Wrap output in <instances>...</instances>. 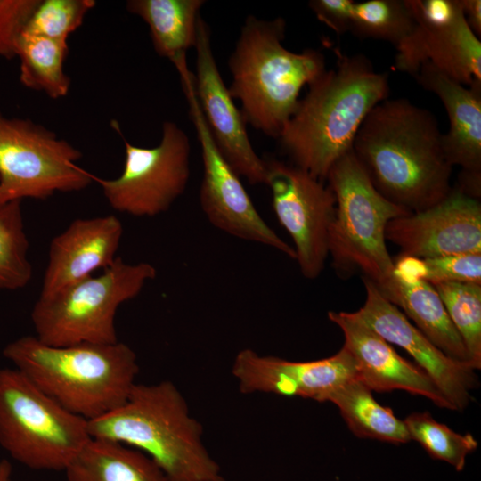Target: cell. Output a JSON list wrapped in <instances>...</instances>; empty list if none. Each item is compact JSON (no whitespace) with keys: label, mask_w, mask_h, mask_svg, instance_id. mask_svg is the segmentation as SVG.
Returning a JSON list of instances; mask_svg holds the SVG:
<instances>
[{"label":"cell","mask_w":481,"mask_h":481,"mask_svg":"<svg viewBox=\"0 0 481 481\" xmlns=\"http://www.w3.org/2000/svg\"><path fill=\"white\" fill-rule=\"evenodd\" d=\"M328 318L342 330L343 346L357 362L359 379L372 392L403 390L424 396L440 408L454 411L420 367L400 356L390 343L354 313L330 311Z\"/></svg>","instance_id":"obj_17"},{"label":"cell","mask_w":481,"mask_h":481,"mask_svg":"<svg viewBox=\"0 0 481 481\" xmlns=\"http://www.w3.org/2000/svg\"><path fill=\"white\" fill-rule=\"evenodd\" d=\"M90 438L88 420L15 368H0V445L13 460L31 469L64 471Z\"/></svg>","instance_id":"obj_8"},{"label":"cell","mask_w":481,"mask_h":481,"mask_svg":"<svg viewBox=\"0 0 481 481\" xmlns=\"http://www.w3.org/2000/svg\"><path fill=\"white\" fill-rule=\"evenodd\" d=\"M337 55L336 68L308 86L277 138L291 164L322 182L352 149L369 112L389 93L387 73L375 71L365 56Z\"/></svg>","instance_id":"obj_2"},{"label":"cell","mask_w":481,"mask_h":481,"mask_svg":"<svg viewBox=\"0 0 481 481\" xmlns=\"http://www.w3.org/2000/svg\"><path fill=\"white\" fill-rule=\"evenodd\" d=\"M326 181L336 198L328 240L333 266L341 276L362 272L395 305L399 286L385 232L392 219L411 212L377 191L352 149L331 167Z\"/></svg>","instance_id":"obj_6"},{"label":"cell","mask_w":481,"mask_h":481,"mask_svg":"<svg viewBox=\"0 0 481 481\" xmlns=\"http://www.w3.org/2000/svg\"><path fill=\"white\" fill-rule=\"evenodd\" d=\"M40 0H0V58L15 57L16 44Z\"/></svg>","instance_id":"obj_32"},{"label":"cell","mask_w":481,"mask_h":481,"mask_svg":"<svg viewBox=\"0 0 481 481\" xmlns=\"http://www.w3.org/2000/svg\"><path fill=\"white\" fill-rule=\"evenodd\" d=\"M95 4L94 0H40L23 32L68 40Z\"/></svg>","instance_id":"obj_30"},{"label":"cell","mask_w":481,"mask_h":481,"mask_svg":"<svg viewBox=\"0 0 481 481\" xmlns=\"http://www.w3.org/2000/svg\"><path fill=\"white\" fill-rule=\"evenodd\" d=\"M395 274L399 286L395 306L400 307L443 353L470 365L464 343L434 285L418 274L395 266Z\"/></svg>","instance_id":"obj_22"},{"label":"cell","mask_w":481,"mask_h":481,"mask_svg":"<svg viewBox=\"0 0 481 481\" xmlns=\"http://www.w3.org/2000/svg\"><path fill=\"white\" fill-rule=\"evenodd\" d=\"M3 356L42 392L88 421L123 404L139 372L135 353L118 341L53 346L23 336L6 345Z\"/></svg>","instance_id":"obj_3"},{"label":"cell","mask_w":481,"mask_h":481,"mask_svg":"<svg viewBox=\"0 0 481 481\" xmlns=\"http://www.w3.org/2000/svg\"><path fill=\"white\" fill-rule=\"evenodd\" d=\"M414 78L445 108L449 130L442 142L448 162L463 172L481 175V86H465L429 62L420 67Z\"/></svg>","instance_id":"obj_20"},{"label":"cell","mask_w":481,"mask_h":481,"mask_svg":"<svg viewBox=\"0 0 481 481\" xmlns=\"http://www.w3.org/2000/svg\"><path fill=\"white\" fill-rule=\"evenodd\" d=\"M366 298L354 314L390 344L405 350L434 381L454 411L469 405L471 392L479 384L475 370L437 348L410 322L397 306L386 299L375 285L363 277Z\"/></svg>","instance_id":"obj_16"},{"label":"cell","mask_w":481,"mask_h":481,"mask_svg":"<svg viewBox=\"0 0 481 481\" xmlns=\"http://www.w3.org/2000/svg\"><path fill=\"white\" fill-rule=\"evenodd\" d=\"M413 19L414 28L395 46V69L414 77L429 62L465 86H481V42L464 15L446 22Z\"/></svg>","instance_id":"obj_18"},{"label":"cell","mask_w":481,"mask_h":481,"mask_svg":"<svg viewBox=\"0 0 481 481\" xmlns=\"http://www.w3.org/2000/svg\"><path fill=\"white\" fill-rule=\"evenodd\" d=\"M404 422L412 441L419 443L431 458L450 464L457 471L464 469L467 457L478 446L472 434L455 432L427 411L412 412Z\"/></svg>","instance_id":"obj_28"},{"label":"cell","mask_w":481,"mask_h":481,"mask_svg":"<svg viewBox=\"0 0 481 481\" xmlns=\"http://www.w3.org/2000/svg\"><path fill=\"white\" fill-rule=\"evenodd\" d=\"M385 235L404 257L481 253L480 201L452 188L434 206L392 219Z\"/></svg>","instance_id":"obj_15"},{"label":"cell","mask_w":481,"mask_h":481,"mask_svg":"<svg viewBox=\"0 0 481 481\" xmlns=\"http://www.w3.org/2000/svg\"><path fill=\"white\" fill-rule=\"evenodd\" d=\"M81 157L53 131L0 111V207L86 189L95 176L77 164Z\"/></svg>","instance_id":"obj_9"},{"label":"cell","mask_w":481,"mask_h":481,"mask_svg":"<svg viewBox=\"0 0 481 481\" xmlns=\"http://www.w3.org/2000/svg\"><path fill=\"white\" fill-rule=\"evenodd\" d=\"M285 32L283 18L249 15L228 61V90L240 102L246 124L276 139L297 109L301 89L326 70L319 51L288 50Z\"/></svg>","instance_id":"obj_5"},{"label":"cell","mask_w":481,"mask_h":481,"mask_svg":"<svg viewBox=\"0 0 481 481\" xmlns=\"http://www.w3.org/2000/svg\"><path fill=\"white\" fill-rule=\"evenodd\" d=\"M436 117L407 99H386L366 116L352 151L377 191L411 213L452 191V166Z\"/></svg>","instance_id":"obj_1"},{"label":"cell","mask_w":481,"mask_h":481,"mask_svg":"<svg viewBox=\"0 0 481 481\" xmlns=\"http://www.w3.org/2000/svg\"><path fill=\"white\" fill-rule=\"evenodd\" d=\"M328 402L338 408L349 430L359 438L395 444L412 441L404 420L391 408L379 404L372 391L358 379L343 384Z\"/></svg>","instance_id":"obj_24"},{"label":"cell","mask_w":481,"mask_h":481,"mask_svg":"<svg viewBox=\"0 0 481 481\" xmlns=\"http://www.w3.org/2000/svg\"><path fill=\"white\" fill-rule=\"evenodd\" d=\"M446 312L467 349L469 363L481 369V284H435Z\"/></svg>","instance_id":"obj_29"},{"label":"cell","mask_w":481,"mask_h":481,"mask_svg":"<svg viewBox=\"0 0 481 481\" xmlns=\"http://www.w3.org/2000/svg\"><path fill=\"white\" fill-rule=\"evenodd\" d=\"M125 145L123 171L115 179L94 178L110 206L135 216H154L167 211L184 192L190 178L191 144L187 134L166 121L158 145L130 143L119 125L111 122Z\"/></svg>","instance_id":"obj_10"},{"label":"cell","mask_w":481,"mask_h":481,"mask_svg":"<svg viewBox=\"0 0 481 481\" xmlns=\"http://www.w3.org/2000/svg\"><path fill=\"white\" fill-rule=\"evenodd\" d=\"M461 7L467 24L477 37L481 35V1L460 0Z\"/></svg>","instance_id":"obj_34"},{"label":"cell","mask_w":481,"mask_h":481,"mask_svg":"<svg viewBox=\"0 0 481 481\" xmlns=\"http://www.w3.org/2000/svg\"><path fill=\"white\" fill-rule=\"evenodd\" d=\"M193 89L213 141L230 167L251 184H265L266 164L250 143L246 122L225 86L214 56L210 29L198 20Z\"/></svg>","instance_id":"obj_13"},{"label":"cell","mask_w":481,"mask_h":481,"mask_svg":"<svg viewBox=\"0 0 481 481\" xmlns=\"http://www.w3.org/2000/svg\"><path fill=\"white\" fill-rule=\"evenodd\" d=\"M415 26L405 0L354 2L348 31L361 37L388 41L396 46Z\"/></svg>","instance_id":"obj_26"},{"label":"cell","mask_w":481,"mask_h":481,"mask_svg":"<svg viewBox=\"0 0 481 481\" xmlns=\"http://www.w3.org/2000/svg\"><path fill=\"white\" fill-rule=\"evenodd\" d=\"M181 83L201 149L203 176L200 202L208 220L232 236L273 248L295 259L293 247L265 222L239 175L217 150L194 93L193 74L181 79Z\"/></svg>","instance_id":"obj_12"},{"label":"cell","mask_w":481,"mask_h":481,"mask_svg":"<svg viewBox=\"0 0 481 481\" xmlns=\"http://www.w3.org/2000/svg\"><path fill=\"white\" fill-rule=\"evenodd\" d=\"M204 0H129L126 10L149 27L153 48L167 58L179 75L189 70L186 53L196 44Z\"/></svg>","instance_id":"obj_21"},{"label":"cell","mask_w":481,"mask_h":481,"mask_svg":"<svg viewBox=\"0 0 481 481\" xmlns=\"http://www.w3.org/2000/svg\"><path fill=\"white\" fill-rule=\"evenodd\" d=\"M68 53V40L22 32L15 48L21 84L53 99L66 96L70 87V79L64 71Z\"/></svg>","instance_id":"obj_25"},{"label":"cell","mask_w":481,"mask_h":481,"mask_svg":"<svg viewBox=\"0 0 481 481\" xmlns=\"http://www.w3.org/2000/svg\"><path fill=\"white\" fill-rule=\"evenodd\" d=\"M91 437L109 439L149 456L169 481H225L202 441L201 424L169 380L135 383L123 404L88 421Z\"/></svg>","instance_id":"obj_4"},{"label":"cell","mask_w":481,"mask_h":481,"mask_svg":"<svg viewBox=\"0 0 481 481\" xmlns=\"http://www.w3.org/2000/svg\"><path fill=\"white\" fill-rule=\"evenodd\" d=\"M420 277L432 285L442 282L481 284V253L478 252L420 259Z\"/></svg>","instance_id":"obj_31"},{"label":"cell","mask_w":481,"mask_h":481,"mask_svg":"<svg viewBox=\"0 0 481 481\" xmlns=\"http://www.w3.org/2000/svg\"><path fill=\"white\" fill-rule=\"evenodd\" d=\"M64 472L68 481H169L160 468L141 451L94 437Z\"/></svg>","instance_id":"obj_23"},{"label":"cell","mask_w":481,"mask_h":481,"mask_svg":"<svg viewBox=\"0 0 481 481\" xmlns=\"http://www.w3.org/2000/svg\"><path fill=\"white\" fill-rule=\"evenodd\" d=\"M265 184L275 216L291 237L304 277L315 279L329 256L336 198L329 185L291 163L266 159Z\"/></svg>","instance_id":"obj_11"},{"label":"cell","mask_w":481,"mask_h":481,"mask_svg":"<svg viewBox=\"0 0 481 481\" xmlns=\"http://www.w3.org/2000/svg\"><path fill=\"white\" fill-rule=\"evenodd\" d=\"M156 274L149 263L132 265L116 257L100 275L39 297L31 311L35 337L53 346L118 342L114 321L118 306L135 298Z\"/></svg>","instance_id":"obj_7"},{"label":"cell","mask_w":481,"mask_h":481,"mask_svg":"<svg viewBox=\"0 0 481 481\" xmlns=\"http://www.w3.org/2000/svg\"><path fill=\"white\" fill-rule=\"evenodd\" d=\"M28 250L21 200L0 207V289L17 290L29 284L32 265Z\"/></svg>","instance_id":"obj_27"},{"label":"cell","mask_w":481,"mask_h":481,"mask_svg":"<svg viewBox=\"0 0 481 481\" xmlns=\"http://www.w3.org/2000/svg\"><path fill=\"white\" fill-rule=\"evenodd\" d=\"M123 226L114 215L74 220L50 244L39 297L53 295L116 259Z\"/></svg>","instance_id":"obj_19"},{"label":"cell","mask_w":481,"mask_h":481,"mask_svg":"<svg viewBox=\"0 0 481 481\" xmlns=\"http://www.w3.org/2000/svg\"><path fill=\"white\" fill-rule=\"evenodd\" d=\"M12 468L6 459L0 460V481H12Z\"/></svg>","instance_id":"obj_35"},{"label":"cell","mask_w":481,"mask_h":481,"mask_svg":"<svg viewBox=\"0 0 481 481\" xmlns=\"http://www.w3.org/2000/svg\"><path fill=\"white\" fill-rule=\"evenodd\" d=\"M352 0H312L308 5L316 18L338 34L348 31Z\"/></svg>","instance_id":"obj_33"},{"label":"cell","mask_w":481,"mask_h":481,"mask_svg":"<svg viewBox=\"0 0 481 481\" xmlns=\"http://www.w3.org/2000/svg\"><path fill=\"white\" fill-rule=\"evenodd\" d=\"M232 373L243 394H274L328 402L343 384L359 379V368L343 346L330 357L294 362L261 355L250 348L235 356Z\"/></svg>","instance_id":"obj_14"}]
</instances>
